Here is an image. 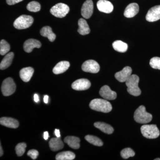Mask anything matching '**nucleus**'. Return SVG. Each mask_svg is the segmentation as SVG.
<instances>
[{
    "label": "nucleus",
    "mask_w": 160,
    "mask_h": 160,
    "mask_svg": "<svg viewBox=\"0 0 160 160\" xmlns=\"http://www.w3.org/2000/svg\"><path fill=\"white\" fill-rule=\"evenodd\" d=\"M89 107L92 110L107 113L112 109L111 103L106 99H94L90 102Z\"/></svg>",
    "instance_id": "1"
},
{
    "label": "nucleus",
    "mask_w": 160,
    "mask_h": 160,
    "mask_svg": "<svg viewBox=\"0 0 160 160\" xmlns=\"http://www.w3.org/2000/svg\"><path fill=\"white\" fill-rule=\"evenodd\" d=\"M139 78L136 75H131L130 77L126 82L127 86V91L129 94L134 96H138L141 94V90L139 88Z\"/></svg>",
    "instance_id": "2"
},
{
    "label": "nucleus",
    "mask_w": 160,
    "mask_h": 160,
    "mask_svg": "<svg viewBox=\"0 0 160 160\" xmlns=\"http://www.w3.org/2000/svg\"><path fill=\"white\" fill-rule=\"evenodd\" d=\"M152 115L146 111L145 106H139L136 110L134 114V119L137 122L140 124H146L151 122Z\"/></svg>",
    "instance_id": "3"
},
{
    "label": "nucleus",
    "mask_w": 160,
    "mask_h": 160,
    "mask_svg": "<svg viewBox=\"0 0 160 160\" xmlns=\"http://www.w3.org/2000/svg\"><path fill=\"white\" fill-rule=\"evenodd\" d=\"M33 18L29 15H22L17 18L13 23V26L18 29H24L29 28L33 22Z\"/></svg>",
    "instance_id": "4"
},
{
    "label": "nucleus",
    "mask_w": 160,
    "mask_h": 160,
    "mask_svg": "<svg viewBox=\"0 0 160 160\" xmlns=\"http://www.w3.org/2000/svg\"><path fill=\"white\" fill-rule=\"evenodd\" d=\"M141 132L144 137L148 139H155L160 135V131L155 125H145L141 128Z\"/></svg>",
    "instance_id": "5"
},
{
    "label": "nucleus",
    "mask_w": 160,
    "mask_h": 160,
    "mask_svg": "<svg viewBox=\"0 0 160 160\" xmlns=\"http://www.w3.org/2000/svg\"><path fill=\"white\" fill-rule=\"evenodd\" d=\"M69 7L66 4L59 3L52 6L50 9V13L57 18H63L69 13Z\"/></svg>",
    "instance_id": "6"
},
{
    "label": "nucleus",
    "mask_w": 160,
    "mask_h": 160,
    "mask_svg": "<svg viewBox=\"0 0 160 160\" xmlns=\"http://www.w3.org/2000/svg\"><path fill=\"white\" fill-rule=\"evenodd\" d=\"M16 89L15 83L11 78H8L4 80L2 84V93L5 96H9L13 94Z\"/></svg>",
    "instance_id": "7"
},
{
    "label": "nucleus",
    "mask_w": 160,
    "mask_h": 160,
    "mask_svg": "<svg viewBox=\"0 0 160 160\" xmlns=\"http://www.w3.org/2000/svg\"><path fill=\"white\" fill-rule=\"evenodd\" d=\"M82 68L85 72L96 73L99 71L100 67L97 62L94 60H89L83 63Z\"/></svg>",
    "instance_id": "8"
},
{
    "label": "nucleus",
    "mask_w": 160,
    "mask_h": 160,
    "mask_svg": "<svg viewBox=\"0 0 160 160\" xmlns=\"http://www.w3.org/2000/svg\"><path fill=\"white\" fill-rule=\"evenodd\" d=\"M93 11V3L92 0H86L83 4L81 9L82 16L84 18L89 19Z\"/></svg>",
    "instance_id": "9"
},
{
    "label": "nucleus",
    "mask_w": 160,
    "mask_h": 160,
    "mask_svg": "<svg viewBox=\"0 0 160 160\" xmlns=\"http://www.w3.org/2000/svg\"><path fill=\"white\" fill-rule=\"evenodd\" d=\"M91 86V83L86 79H80L75 81L72 84V88L78 91L87 90Z\"/></svg>",
    "instance_id": "10"
},
{
    "label": "nucleus",
    "mask_w": 160,
    "mask_h": 160,
    "mask_svg": "<svg viewBox=\"0 0 160 160\" xmlns=\"http://www.w3.org/2000/svg\"><path fill=\"white\" fill-rule=\"evenodd\" d=\"M132 69L129 66H126L122 71L116 72L115 77L120 82H126L131 76Z\"/></svg>",
    "instance_id": "11"
},
{
    "label": "nucleus",
    "mask_w": 160,
    "mask_h": 160,
    "mask_svg": "<svg viewBox=\"0 0 160 160\" xmlns=\"http://www.w3.org/2000/svg\"><path fill=\"white\" fill-rule=\"evenodd\" d=\"M146 20L149 22H154L160 19V5L155 6L149 9L146 15Z\"/></svg>",
    "instance_id": "12"
},
{
    "label": "nucleus",
    "mask_w": 160,
    "mask_h": 160,
    "mask_svg": "<svg viewBox=\"0 0 160 160\" xmlns=\"http://www.w3.org/2000/svg\"><path fill=\"white\" fill-rule=\"evenodd\" d=\"M99 93L101 96L106 100H113L117 98L116 92L112 90L108 86L102 87L100 89Z\"/></svg>",
    "instance_id": "13"
},
{
    "label": "nucleus",
    "mask_w": 160,
    "mask_h": 160,
    "mask_svg": "<svg viewBox=\"0 0 160 160\" xmlns=\"http://www.w3.org/2000/svg\"><path fill=\"white\" fill-rule=\"evenodd\" d=\"M98 9L100 12L109 13L113 10V6L111 2L106 0H99L97 2Z\"/></svg>",
    "instance_id": "14"
},
{
    "label": "nucleus",
    "mask_w": 160,
    "mask_h": 160,
    "mask_svg": "<svg viewBox=\"0 0 160 160\" xmlns=\"http://www.w3.org/2000/svg\"><path fill=\"white\" fill-rule=\"evenodd\" d=\"M42 44L38 40L29 39L24 42L23 48L25 52L29 53L31 52L34 48H40Z\"/></svg>",
    "instance_id": "15"
},
{
    "label": "nucleus",
    "mask_w": 160,
    "mask_h": 160,
    "mask_svg": "<svg viewBox=\"0 0 160 160\" xmlns=\"http://www.w3.org/2000/svg\"><path fill=\"white\" fill-rule=\"evenodd\" d=\"M139 10L138 5L136 3H131L126 7L124 12V15L127 18L134 17Z\"/></svg>",
    "instance_id": "16"
},
{
    "label": "nucleus",
    "mask_w": 160,
    "mask_h": 160,
    "mask_svg": "<svg viewBox=\"0 0 160 160\" xmlns=\"http://www.w3.org/2000/svg\"><path fill=\"white\" fill-rule=\"evenodd\" d=\"M0 124L2 126L8 128L16 129L19 126V122L17 120L11 118L2 117L0 119Z\"/></svg>",
    "instance_id": "17"
},
{
    "label": "nucleus",
    "mask_w": 160,
    "mask_h": 160,
    "mask_svg": "<svg viewBox=\"0 0 160 160\" xmlns=\"http://www.w3.org/2000/svg\"><path fill=\"white\" fill-rule=\"evenodd\" d=\"M33 73L34 69L33 68L30 67H26L20 70V77L23 82H27L31 79Z\"/></svg>",
    "instance_id": "18"
},
{
    "label": "nucleus",
    "mask_w": 160,
    "mask_h": 160,
    "mask_svg": "<svg viewBox=\"0 0 160 160\" xmlns=\"http://www.w3.org/2000/svg\"><path fill=\"white\" fill-rule=\"evenodd\" d=\"M70 66V63L67 61H62L58 63L53 68V73L55 74H61L65 72Z\"/></svg>",
    "instance_id": "19"
},
{
    "label": "nucleus",
    "mask_w": 160,
    "mask_h": 160,
    "mask_svg": "<svg viewBox=\"0 0 160 160\" xmlns=\"http://www.w3.org/2000/svg\"><path fill=\"white\" fill-rule=\"evenodd\" d=\"M49 146L52 151H57L62 149L64 145L60 138H52L49 141Z\"/></svg>",
    "instance_id": "20"
},
{
    "label": "nucleus",
    "mask_w": 160,
    "mask_h": 160,
    "mask_svg": "<svg viewBox=\"0 0 160 160\" xmlns=\"http://www.w3.org/2000/svg\"><path fill=\"white\" fill-rule=\"evenodd\" d=\"M79 28L78 32L82 35H86L90 33V29L87 22L83 18H80L78 22Z\"/></svg>",
    "instance_id": "21"
},
{
    "label": "nucleus",
    "mask_w": 160,
    "mask_h": 160,
    "mask_svg": "<svg viewBox=\"0 0 160 160\" xmlns=\"http://www.w3.org/2000/svg\"><path fill=\"white\" fill-rule=\"evenodd\" d=\"M64 142L72 149H77L80 148V139L78 138L67 136L64 139Z\"/></svg>",
    "instance_id": "22"
},
{
    "label": "nucleus",
    "mask_w": 160,
    "mask_h": 160,
    "mask_svg": "<svg viewBox=\"0 0 160 160\" xmlns=\"http://www.w3.org/2000/svg\"><path fill=\"white\" fill-rule=\"evenodd\" d=\"M40 33L43 37L48 38L51 42H54L56 38V36L52 32V28L49 26L43 27L40 31Z\"/></svg>",
    "instance_id": "23"
},
{
    "label": "nucleus",
    "mask_w": 160,
    "mask_h": 160,
    "mask_svg": "<svg viewBox=\"0 0 160 160\" xmlns=\"http://www.w3.org/2000/svg\"><path fill=\"white\" fill-rule=\"evenodd\" d=\"M14 53L12 52H9L6 55L0 64V69L1 70L7 69L11 65Z\"/></svg>",
    "instance_id": "24"
},
{
    "label": "nucleus",
    "mask_w": 160,
    "mask_h": 160,
    "mask_svg": "<svg viewBox=\"0 0 160 160\" xmlns=\"http://www.w3.org/2000/svg\"><path fill=\"white\" fill-rule=\"evenodd\" d=\"M94 126L96 128L100 129L101 131L103 132L106 134H112L113 132V128L110 125L104 122H97L94 123Z\"/></svg>",
    "instance_id": "25"
},
{
    "label": "nucleus",
    "mask_w": 160,
    "mask_h": 160,
    "mask_svg": "<svg viewBox=\"0 0 160 160\" xmlns=\"http://www.w3.org/2000/svg\"><path fill=\"white\" fill-rule=\"evenodd\" d=\"M112 46L115 50L120 52H126L128 49L127 44L120 40L115 41Z\"/></svg>",
    "instance_id": "26"
},
{
    "label": "nucleus",
    "mask_w": 160,
    "mask_h": 160,
    "mask_svg": "<svg viewBox=\"0 0 160 160\" xmlns=\"http://www.w3.org/2000/svg\"><path fill=\"white\" fill-rule=\"evenodd\" d=\"M75 158V155L71 151H64L58 153L56 156L57 160H72Z\"/></svg>",
    "instance_id": "27"
},
{
    "label": "nucleus",
    "mask_w": 160,
    "mask_h": 160,
    "mask_svg": "<svg viewBox=\"0 0 160 160\" xmlns=\"http://www.w3.org/2000/svg\"><path fill=\"white\" fill-rule=\"evenodd\" d=\"M85 139L90 144L98 146H103V143L102 140L97 137L92 135H87L85 137Z\"/></svg>",
    "instance_id": "28"
},
{
    "label": "nucleus",
    "mask_w": 160,
    "mask_h": 160,
    "mask_svg": "<svg viewBox=\"0 0 160 160\" xmlns=\"http://www.w3.org/2000/svg\"><path fill=\"white\" fill-rule=\"evenodd\" d=\"M10 47L9 43L5 40H1L0 42V54L5 55L10 50Z\"/></svg>",
    "instance_id": "29"
},
{
    "label": "nucleus",
    "mask_w": 160,
    "mask_h": 160,
    "mask_svg": "<svg viewBox=\"0 0 160 160\" xmlns=\"http://www.w3.org/2000/svg\"><path fill=\"white\" fill-rule=\"evenodd\" d=\"M27 9L32 12H37L41 9L40 3L35 1L30 2L27 6Z\"/></svg>",
    "instance_id": "30"
},
{
    "label": "nucleus",
    "mask_w": 160,
    "mask_h": 160,
    "mask_svg": "<svg viewBox=\"0 0 160 160\" xmlns=\"http://www.w3.org/2000/svg\"><path fill=\"white\" fill-rule=\"evenodd\" d=\"M121 155L124 159H128L130 157L134 156L135 152L132 149L127 148L123 149L121 152Z\"/></svg>",
    "instance_id": "31"
},
{
    "label": "nucleus",
    "mask_w": 160,
    "mask_h": 160,
    "mask_svg": "<svg viewBox=\"0 0 160 160\" xmlns=\"http://www.w3.org/2000/svg\"><path fill=\"white\" fill-rule=\"evenodd\" d=\"M26 145L25 143H20L18 144L16 146L15 150L18 156H22L26 151Z\"/></svg>",
    "instance_id": "32"
},
{
    "label": "nucleus",
    "mask_w": 160,
    "mask_h": 160,
    "mask_svg": "<svg viewBox=\"0 0 160 160\" xmlns=\"http://www.w3.org/2000/svg\"><path fill=\"white\" fill-rule=\"evenodd\" d=\"M149 65L153 69L160 70V58H152L149 62Z\"/></svg>",
    "instance_id": "33"
},
{
    "label": "nucleus",
    "mask_w": 160,
    "mask_h": 160,
    "mask_svg": "<svg viewBox=\"0 0 160 160\" xmlns=\"http://www.w3.org/2000/svg\"><path fill=\"white\" fill-rule=\"evenodd\" d=\"M27 155L30 157L32 159L35 160L37 158L39 155V152L37 150H35V149H31L28 151Z\"/></svg>",
    "instance_id": "34"
},
{
    "label": "nucleus",
    "mask_w": 160,
    "mask_h": 160,
    "mask_svg": "<svg viewBox=\"0 0 160 160\" xmlns=\"http://www.w3.org/2000/svg\"><path fill=\"white\" fill-rule=\"evenodd\" d=\"M23 0H6V3L9 5H14L15 4L22 2Z\"/></svg>",
    "instance_id": "35"
},
{
    "label": "nucleus",
    "mask_w": 160,
    "mask_h": 160,
    "mask_svg": "<svg viewBox=\"0 0 160 160\" xmlns=\"http://www.w3.org/2000/svg\"><path fill=\"white\" fill-rule=\"evenodd\" d=\"M55 135L57 137L60 138V136H61V135H60V131L59 129H55Z\"/></svg>",
    "instance_id": "36"
},
{
    "label": "nucleus",
    "mask_w": 160,
    "mask_h": 160,
    "mask_svg": "<svg viewBox=\"0 0 160 160\" xmlns=\"http://www.w3.org/2000/svg\"><path fill=\"white\" fill-rule=\"evenodd\" d=\"M49 137V133H48V132L46 131L44 132V138L45 139V140H47L48 139Z\"/></svg>",
    "instance_id": "37"
},
{
    "label": "nucleus",
    "mask_w": 160,
    "mask_h": 160,
    "mask_svg": "<svg viewBox=\"0 0 160 160\" xmlns=\"http://www.w3.org/2000/svg\"><path fill=\"white\" fill-rule=\"evenodd\" d=\"M34 100L36 102H38L39 101L38 95L37 94H35L34 95Z\"/></svg>",
    "instance_id": "38"
},
{
    "label": "nucleus",
    "mask_w": 160,
    "mask_h": 160,
    "mask_svg": "<svg viewBox=\"0 0 160 160\" xmlns=\"http://www.w3.org/2000/svg\"><path fill=\"white\" fill-rule=\"evenodd\" d=\"M48 99H49V96L48 95H46L44 96V102L47 104L48 102Z\"/></svg>",
    "instance_id": "39"
},
{
    "label": "nucleus",
    "mask_w": 160,
    "mask_h": 160,
    "mask_svg": "<svg viewBox=\"0 0 160 160\" xmlns=\"http://www.w3.org/2000/svg\"><path fill=\"white\" fill-rule=\"evenodd\" d=\"M0 149H1V153H0V156L2 157V156L3 155V151L2 150V146L1 145V147H0Z\"/></svg>",
    "instance_id": "40"
},
{
    "label": "nucleus",
    "mask_w": 160,
    "mask_h": 160,
    "mask_svg": "<svg viewBox=\"0 0 160 160\" xmlns=\"http://www.w3.org/2000/svg\"><path fill=\"white\" fill-rule=\"evenodd\" d=\"M155 160H160V158H156L155 159H154Z\"/></svg>",
    "instance_id": "41"
}]
</instances>
